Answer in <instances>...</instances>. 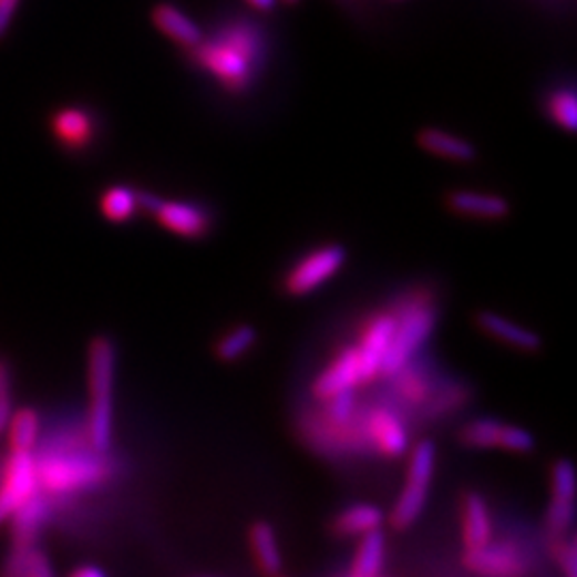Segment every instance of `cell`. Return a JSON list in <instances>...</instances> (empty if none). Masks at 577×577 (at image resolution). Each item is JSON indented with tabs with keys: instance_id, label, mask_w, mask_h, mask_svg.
Here are the masks:
<instances>
[{
	"instance_id": "obj_1",
	"label": "cell",
	"mask_w": 577,
	"mask_h": 577,
	"mask_svg": "<svg viewBox=\"0 0 577 577\" xmlns=\"http://www.w3.org/2000/svg\"><path fill=\"white\" fill-rule=\"evenodd\" d=\"M114 379H116V347L110 338L99 336L89 349V388L91 413L89 436L94 452L107 454L114 436Z\"/></svg>"
},
{
	"instance_id": "obj_2",
	"label": "cell",
	"mask_w": 577,
	"mask_h": 577,
	"mask_svg": "<svg viewBox=\"0 0 577 577\" xmlns=\"http://www.w3.org/2000/svg\"><path fill=\"white\" fill-rule=\"evenodd\" d=\"M394 315V334L381 365V374L385 377L413 362L436 326V306L425 291L409 293L402 305L395 306Z\"/></svg>"
},
{
	"instance_id": "obj_3",
	"label": "cell",
	"mask_w": 577,
	"mask_h": 577,
	"mask_svg": "<svg viewBox=\"0 0 577 577\" xmlns=\"http://www.w3.org/2000/svg\"><path fill=\"white\" fill-rule=\"evenodd\" d=\"M257 48L255 32L246 27H236L197 48V61L227 89L243 91L250 82V62L257 54Z\"/></svg>"
},
{
	"instance_id": "obj_4",
	"label": "cell",
	"mask_w": 577,
	"mask_h": 577,
	"mask_svg": "<svg viewBox=\"0 0 577 577\" xmlns=\"http://www.w3.org/2000/svg\"><path fill=\"white\" fill-rule=\"evenodd\" d=\"M110 468L101 452L94 454H56L37 462L39 486L52 494L78 492L96 486L107 477Z\"/></svg>"
},
{
	"instance_id": "obj_5",
	"label": "cell",
	"mask_w": 577,
	"mask_h": 577,
	"mask_svg": "<svg viewBox=\"0 0 577 577\" xmlns=\"http://www.w3.org/2000/svg\"><path fill=\"white\" fill-rule=\"evenodd\" d=\"M436 464V447L432 441H420L411 454H409V468H406V484L402 487L390 522L398 530L409 528L424 512L427 501V490L432 484Z\"/></svg>"
},
{
	"instance_id": "obj_6",
	"label": "cell",
	"mask_w": 577,
	"mask_h": 577,
	"mask_svg": "<svg viewBox=\"0 0 577 577\" xmlns=\"http://www.w3.org/2000/svg\"><path fill=\"white\" fill-rule=\"evenodd\" d=\"M344 261H347V250L340 244H326L310 250L285 276L287 293L302 298L317 291L342 270Z\"/></svg>"
},
{
	"instance_id": "obj_7",
	"label": "cell",
	"mask_w": 577,
	"mask_h": 577,
	"mask_svg": "<svg viewBox=\"0 0 577 577\" xmlns=\"http://www.w3.org/2000/svg\"><path fill=\"white\" fill-rule=\"evenodd\" d=\"M140 208L153 213L167 231L186 240H199L210 229V214L197 204L161 199L156 195L140 193Z\"/></svg>"
},
{
	"instance_id": "obj_8",
	"label": "cell",
	"mask_w": 577,
	"mask_h": 577,
	"mask_svg": "<svg viewBox=\"0 0 577 577\" xmlns=\"http://www.w3.org/2000/svg\"><path fill=\"white\" fill-rule=\"evenodd\" d=\"M39 490L37 460L32 452H13L0 484V524L13 516Z\"/></svg>"
},
{
	"instance_id": "obj_9",
	"label": "cell",
	"mask_w": 577,
	"mask_h": 577,
	"mask_svg": "<svg viewBox=\"0 0 577 577\" xmlns=\"http://www.w3.org/2000/svg\"><path fill=\"white\" fill-rule=\"evenodd\" d=\"M464 567L471 574L492 577L524 576L528 571L526 556L514 542H487L484 546L464 549Z\"/></svg>"
},
{
	"instance_id": "obj_10",
	"label": "cell",
	"mask_w": 577,
	"mask_h": 577,
	"mask_svg": "<svg viewBox=\"0 0 577 577\" xmlns=\"http://www.w3.org/2000/svg\"><path fill=\"white\" fill-rule=\"evenodd\" d=\"M368 445L383 456L400 457L409 450V430L404 420L390 406H374L362 415Z\"/></svg>"
},
{
	"instance_id": "obj_11",
	"label": "cell",
	"mask_w": 577,
	"mask_h": 577,
	"mask_svg": "<svg viewBox=\"0 0 577 577\" xmlns=\"http://www.w3.org/2000/svg\"><path fill=\"white\" fill-rule=\"evenodd\" d=\"M395 315L394 310L377 312L368 323L360 338V344L356 347L358 360H360V372H362V383L372 381L374 377L381 374V365L385 360L390 340L394 334Z\"/></svg>"
},
{
	"instance_id": "obj_12",
	"label": "cell",
	"mask_w": 577,
	"mask_h": 577,
	"mask_svg": "<svg viewBox=\"0 0 577 577\" xmlns=\"http://www.w3.org/2000/svg\"><path fill=\"white\" fill-rule=\"evenodd\" d=\"M362 385V372H360V360L356 344L344 347L326 370L315 379L312 383V395L317 400H326L338 392L356 390Z\"/></svg>"
},
{
	"instance_id": "obj_13",
	"label": "cell",
	"mask_w": 577,
	"mask_h": 577,
	"mask_svg": "<svg viewBox=\"0 0 577 577\" xmlns=\"http://www.w3.org/2000/svg\"><path fill=\"white\" fill-rule=\"evenodd\" d=\"M477 326L487 336H492L514 349H519V351H537L542 347L539 334H535L528 328L517 326L516 321H512L498 312H492V310H484L477 315Z\"/></svg>"
},
{
	"instance_id": "obj_14",
	"label": "cell",
	"mask_w": 577,
	"mask_h": 577,
	"mask_svg": "<svg viewBox=\"0 0 577 577\" xmlns=\"http://www.w3.org/2000/svg\"><path fill=\"white\" fill-rule=\"evenodd\" d=\"M462 539L466 549L484 546L492 539V517L486 498L477 492H468L462 498Z\"/></svg>"
},
{
	"instance_id": "obj_15",
	"label": "cell",
	"mask_w": 577,
	"mask_h": 577,
	"mask_svg": "<svg viewBox=\"0 0 577 577\" xmlns=\"http://www.w3.org/2000/svg\"><path fill=\"white\" fill-rule=\"evenodd\" d=\"M450 208L462 216L473 218H486L498 220L509 214V202L494 193H480V190H454L447 199Z\"/></svg>"
},
{
	"instance_id": "obj_16",
	"label": "cell",
	"mask_w": 577,
	"mask_h": 577,
	"mask_svg": "<svg viewBox=\"0 0 577 577\" xmlns=\"http://www.w3.org/2000/svg\"><path fill=\"white\" fill-rule=\"evenodd\" d=\"M248 542H250V549L255 554L257 567L266 576L282 574V554H280L272 524L255 522L248 530Z\"/></svg>"
},
{
	"instance_id": "obj_17",
	"label": "cell",
	"mask_w": 577,
	"mask_h": 577,
	"mask_svg": "<svg viewBox=\"0 0 577 577\" xmlns=\"http://www.w3.org/2000/svg\"><path fill=\"white\" fill-rule=\"evenodd\" d=\"M52 128H54V135L61 140V144L69 148L86 146L94 135L91 114L80 107L61 110L52 121Z\"/></svg>"
},
{
	"instance_id": "obj_18",
	"label": "cell",
	"mask_w": 577,
	"mask_h": 577,
	"mask_svg": "<svg viewBox=\"0 0 577 577\" xmlns=\"http://www.w3.org/2000/svg\"><path fill=\"white\" fill-rule=\"evenodd\" d=\"M154 24L176 43L186 48H197L202 43L199 27L172 4H161L154 9Z\"/></svg>"
},
{
	"instance_id": "obj_19",
	"label": "cell",
	"mask_w": 577,
	"mask_h": 577,
	"mask_svg": "<svg viewBox=\"0 0 577 577\" xmlns=\"http://www.w3.org/2000/svg\"><path fill=\"white\" fill-rule=\"evenodd\" d=\"M385 567V537L381 528H374L362 535V544L353 556L349 574L353 577H377Z\"/></svg>"
},
{
	"instance_id": "obj_20",
	"label": "cell",
	"mask_w": 577,
	"mask_h": 577,
	"mask_svg": "<svg viewBox=\"0 0 577 577\" xmlns=\"http://www.w3.org/2000/svg\"><path fill=\"white\" fill-rule=\"evenodd\" d=\"M418 140L425 153L436 154V156H443L450 161L466 163V161H473L477 154L473 144H468L466 140L456 137L447 131H441V128H425L420 133Z\"/></svg>"
},
{
	"instance_id": "obj_21",
	"label": "cell",
	"mask_w": 577,
	"mask_h": 577,
	"mask_svg": "<svg viewBox=\"0 0 577 577\" xmlns=\"http://www.w3.org/2000/svg\"><path fill=\"white\" fill-rule=\"evenodd\" d=\"M383 519H385V516L377 505L358 503V505H351L336 516L334 530L342 537H356V535L362 537L374 528H381Z\"/></svg>"
},
{
	"instance_id": "obj_22",
	"label": "cell",
	"mask_w": 577,
	"mask_h": 577,
	"mask_svg": "<svg viewBox=\"0 0 577 577\" xmlns=\"http://www.w3.org/2000/svg\"><path fill=\"white\" fill-rule=\"evenodd\" d=\"M395 381V395L411 406H422L427 402V398L434 394L430 377L422 368H415L413 362L402 365L398 372L392 374Z\"/></svg>"
},
{
	"instance_id": "obj_23",
	"label": "cell",
	"mask_w": 577,
	"mask_h": 577,
	"mask_svg": "<svg viewBox=\"0 0 577 577\" xmlns=\"http://www.w3.org/2000/svg\"><path fill=\"white\" fill-rule=\"evenodd\" d=\"M45 517H48V505L39 494H34L13 514L16 547L32 546Z\"/></svg>"
},
{
	"instance_id": "obj_24",
	"label": "cell",
	"mask_w": 577,
	"mask_h": 577,
	"mask_svg": "<svg viewBox=\"0 0 577 577\" xmlns=\"http://www.w3.org/2000/svg\"><path fill=\"white\" fill-rule=\"evenodd\" d=\"M140 208V193L131 186H110L101 197V213L112 223H124Z\"/></svg>"
},
{
	"instance_id": "obj_25",
	"label": "cell",
	"mask_w": 577,
	"mask_h": 577,
	"mask_svg": "<svg viewBox=\"0 0 577 577\" xmlns=\"http://www.w3.org/2000/svg\"><path fill=\"white\" fill-rule=\"evenodd\" d=\"M39 415L32 409H22L11 415L7 430H9V445L11 452H32L39 439Z\"/></svg>"
},
{
	"instance_id": "obj_26",
	"label": "cell",
	"mask_w": 577,
	"mask_h": 577,
	"mask_svg": "<svg viewBox=\"0 0 577 577\" xmlns=\"http://www.w3.org/2000/svg\"><path fill=\"white\" fill-rule=\"evenodd\" d=\"M257 342V330L250 326H238L234 330H229L227 334L220 336V340L216 342V358L220 362H238L244 358Z\"/></svg>"
},
{
	"instance_id": "obj_27",
	"label": "cell",
	"mask_w": 577,
	"mask_h": 577,
	"mask_svg": "<svg viewBox=\"0 0 577 577\" xmlns=\"http://www.w3.org/2000/svg\"><path fill=\"white\" fill-rule=\"evenodd\" d=\"M501 427L503 424L494 418H477L460 430V441H462V445L475 447V450L498 447Z\"/></svg>"
},
{
	"instance_id": "obj_28",
	"label": "cell",
	"mask_w": 577,
	"mask_h": 577,
	"mask_svg": "<svg viewBox=\"0 0 577 577\" xmlns=\"http://www.w3.org/2000/svg\"><path fill=\"white\" fill-rule=\"evenodd\" d=\"M7 571L13 574V576L32 577H45L54 574L52 567H50V560L32 546L16 547Z\"/></svg>"
},
{
	"instance_id": "obj_29",
	"label": "cell",
	"mask_w": 577,
	"mask_h": 577,
	"mask_svg": "<svg viewBox=\"0 0 577 577\" xmlns=\"http://www.w3.org/2000/svg\"><path fill=\"white\" fill-rule=\"evenodd\" d=\"M323 402V413L321 418H326L328 422L334 424H344L349 420L356 418L358 413V395L356 390H347V392H338V394L330 395Z\"/></svg>"
},
{
	"instance_id": "obj_30",
	"label": "cell",
	"mask_w": 577,
	"mask_h": 577,
	"mask_svg": "<svg viewBox=\"0 0 577 577\" xmlns=\"http://www.w3.org/2000/svg\"><path fill=\"white\" fill-rule=\"evenodd\" d=\"M547 112L552 121L565 131H576L577 126V101L576 94L571 91H558L552 94L547 103Z\"/></svg>"
},
{
	"instance_id": "obj_31",
	"label": "cell",
	"mask_w": 577,
	"mask_h": 577,
	"mask_svg": "<svg viewBox=\"0 0 577 577\" xmlns=\"http://www.w3.org/2000/svg\"><path fill=\"white\" fill-rule=\"evenodd\" d=\"M576 522V505L574 501L569 498H554L552 496V503H549V509H547L546 524L547 530L556 537V535H563L565 530H569Z\"/></svg>"
},
{
	"instance_id": "obj_32",
	"label": "cell",
	"mask_w": 577,
	"mask_h": 577,
	"mask_svg": "<svg viewBox=\"0 0 577 577\" xmlns=\"http://www.w3.org/2000/svg\"><path fill=\"white\" fill-rule=\"evenodd\" d=\"M552 496L554 498H576V471L569 460H556L552 466Z\"/></svg>"
},
{
	"instance_id": "obj_33",
	"label": "cell",
	"mask_w": 577,
	"mask_h": 577,
	"mask_svg": "<svg viewBox=\"0 0 577 577\" xmlns=\"http://www.w3.org/2000/svg\"><path fill=\"white\" fill-rule=\"evenodd\" d=\"M468 398L466 394V390L464 388H450L447 392H443L441 394H432L427 398V402H425V418H430V420H436V418H441V415H447V413H452V411H456L460 409V404L464 402Z\"/></svg>"
},
{
	"instance_id": "obj_34",
	"label": "cell",
	"mask_w": 577,
	"mask_h": 577,
	"mask_svg": "<svg viewBox=\"0 0 577 577\" xmlns=\"http://www.w3.org/2000/svg\"><path fill=\"white\" fill-rule=\"evenodd\" d=\"M498 447L516 454H526L535 450V436L528 430H522L517 425H505L501 427L498 436Z\"/></svg>"
},
{
	"instance_id": "obj_35",
	"label": "cell",
	"mask_w": 577,
	"mask_h": 577,
	"mask_svg": "<svg viewBox=\"0 0 577 577\" xmlns=\"http://www.w3.org/2000/svg\"><path fill=\"white\" fill-rule=\"evenodd\" d=\"M554 560L558 563V567L569 577H576L577 574V546L576 539H563V535H556V542L552 547Z\"/></svg>"
},
{
	"instance_id": "obj_36",
	"label": "cell",
	"mask_w": 577,
	"mask_h": 577,
	"mask_svg": "<svg viewBox=\"0 0 577 577\" xmlns=\"http://www.w3.org/2000/svg\"><path fill=\"white\" fill-rule=\"evenodd\" d=\"M20 0H0V37L7 32Z\"/></svg>"
},
{
	"instance_id": "obj_37",
	"label": "cell",
	"mask_w": 577,
	"mask_h": 577,
	"mask_svg": "<svg viewBox=\"0 0 577 577\" xmlns=\"http://www.w3.org/2000/svg\"><path fill=\"white\" fill-rule=\"evenodd\" d=\"M13 415V409H11V398H9V388H2L0 390V432L7 430V424Z\"/></svg>"
},
{
	"instance_id": "obj_38",
	"label": "cell",
	"mask_w": 577,
	"mask_h": 577,
	"mask_svg": "<svg viewBox=\"0 0 577 577\" xmlns=\"http://www.w3.org/2000/svg\"><path fill=\"white\" fill-rule=\"evenodd\" d=\"M75 577H105V571L101 567H94V565H86V567H78L73 571Z\"/></svg>"
},
{
	"instance_id": "obj_39",
	"label": "cell",
	"mask_w": 577,
	"mask_h": 577,
	"mask_svg": "<svg viewBox=\"0 0 577 577\" xmlns=\"http://www.w3.org/2000/svg\"><path fill=\"white\" fill-rule=\"evenodd\" d=\"M255 9H259V11H268V9H272L274 4H276V0H248Z\"/></svg>"
},
{
	"instance_id": "obj_40",
	"label": "cell",
	"mask_w": 577,
	"mask_h": 577,
	"mask_svg": "<svg viewBox=\"0 0 577 577\" xmlns=\"http://www.w3.org/2000/svg\"><path fill=\"white\" fill-rule=\"evenodd\" d=\"M2 388H9V374H7V368L0 364V390Z\"/></svg>"
},
{
	"instance_id": "obj_41",
	"label": "cell",
	"mask_w": 577,
	"mask_h": 577,
	"mask_svg": "<svg viewBox=\"0 0 577 577\" xmlns=\"http://www.w3.org/2000/svg\"><path fill=\"white\" fill-rule=\"evenodd\" d=\"M287 2H296V0H287Z\"/></svg>"
}]
</instances>
